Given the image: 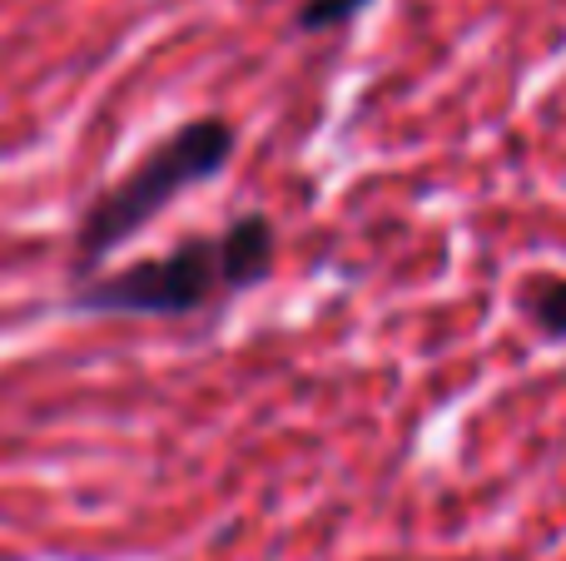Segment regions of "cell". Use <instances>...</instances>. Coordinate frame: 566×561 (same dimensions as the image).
<instances>
[{
    "label": "cell",
    "mask_w": 566,
    "mask_h": 561,
    "mask_svg": "<svg viewBox=\"0 0 566 561\" xmlns=\"http://www.w3.org/2000/svg\"><path fill=\"white\" fill-rule=\"evenodd\" d=\"M234 155V129L219 115H199L185 119L165 145H155L125 179L95 194V204L85 209L75 234V274L90 278L109 254H115L125 239H135L149 219H159L175 204L185 189L214 179L219 169Z\"/></svg>",
    "instance_id": "7a4b0ae2"
},
{
    "label": "cell",
    "mask_w": 566,
    "mask_h": 561,
    "mask_svg": "<svg viewBox=\"0 0 566 561\" xmlns=\"http://www.w3.org/2000/svg\"><path fill=\"white\" fill-rule=\"evenodd\" d=\"M279 239L264 214H244L229 229L205 239H185L175 254L139 258L105 278H80L75 308L85 314H129V318H185L219 294L254 288L274 274Z\"/></svg>",
    "instance_id": "6da1fadb"
},
{
    "label": "cell",
    "mask_w": 566,
    "mask_h": 561,
    "mask_svg": "<svg viewBox=\"0 0 566 561\" xmlns=\"http://www.w3.org/2000/svg\"><path fill=\"white\" fill-rule=\"evenodd\" d=\"M522 308L542 338H557V343L566 338V278H532L522 288Z\"/></svg>",
    "instance_id": "3957f363"
},
{
    "label": "cell",
    "mask_w": 566,
    "mask_h": 561,
    "mask_svg": "<svg viewBox=\"0 0 566 561\" xmlns=\"http://www.w3.org/2000/svg\"><path fill=\"white\" fill-rule=\"evenodd\" d=\"M368 0H298V30H328V25H348Z\"/></svg>",
    "instance_id": "277c9868"
}]
</instances>
